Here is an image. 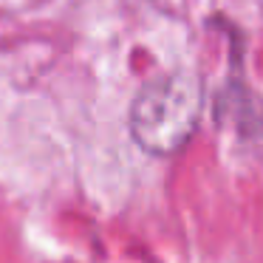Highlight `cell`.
Wrapping results in <instances>:
<instances>
[{
  "mask_svg": "<svg viewBox=\"0 0 263 263\" xmlns=\"http://www.w3.org/2000/svg\"><path fill=\"white\" fill-rule=\"evenodd\" d=\"M201 102V82L187 71L164 74L147 82L130 105L133 142L150 156L178 153L198 127Z\"/></svg>",
  "mask_w": 263,
  "mask_h": 263,
  "instance_id": "6da1fadb",
  "label": "cell"
}]
</instances>
